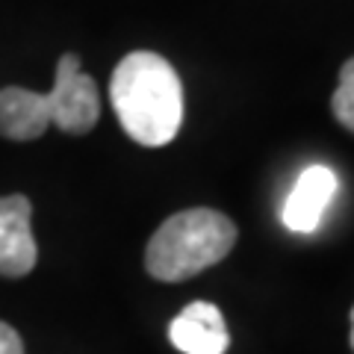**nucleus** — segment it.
Wrapping results in <instances>:
<instances>
[{
  "instance_id": "obj_1",
  "label": "nucleus",
  "mask_w": 354,
  "mask_h": 354,
  "mask_svg": "<svg viewBox=\"0 0 354 354\" xmlns=\"http://www.w3.org/2000/svg\"><path fill=\"white\" fill-rule=\"evenodd\" d=\"M109 101L124 133L145 148L169 145L180 130L183 86L160 53H127L109 80Z\"/></svg>"
},
{
  "instance_id": "obj_2",
  "label": "nucleus",
  "mask_w": 354,
  "mask_h": 354,
  "mask_svg": "<svg viewBox=\"0 0 354 354\" xmlns=\"http://www.w3.org/2000/svg\"><path fill=\"white\" fill-rule=\"evenodd\" d=\"M236 242V227L225 213L195 207L174 213L157 227L145 248V269L157 281H186L221 263Z\"/></svg>"
},
{
  "instance_id": "obj_3",
  "label": "nucleus",
  "mask_w": 354,
  "mask_h": 354,
  "mask_svg": "<svg viewBox=\"0 0 354 354\" xmlns=\"http://www.w3.org/2000/svg\"><path fill=\"white\" fill-rule=\"evenodd\" d=\"M50 97V115L53 124L62 133L71 136H83L88 133L97 118H101V101H97V86L88 74L80 68V57L77 53H65L57 65V80L48 92Z\"/></svg>"
},
{
  "instance_id": "obj_4",
  "label": "nucleus",
  "mask_w": 354,
  "mask_h": 354,
  "mask_svg": "<svg viewBox=\"0 0 354 354\" xmlns=\"http://www.w3.org/2000/svg\"><path fill=\"white\" fill-rule=\"evenodd\" d=\"M32 204L24 195L0 198V274L24 278L36 269L39 248L32 239Z\"/></svg>"
},
{
  "instance_id": "obj_5",
  "label": "nucleus",
  "mask_w": 354,
  "mask_h": 354,
  "mask_svg": "<svg viewBox=\"0 0 354 354\" xmlns=\"http://www.w3.org/2000/svg\"><path fill=\"white\" fill-rule=\"evenodd\" d=\"M169 339L183 354H225L230 346L225 316L209 301L186 304L169 325Z\"/></svg>"
},
{
  "instance_id": "obj_6",
  "label": "nucleus",
  "mask_w": 354,
  "mask_h": 354,
  "mask_svg": "<svg viewBox=\"0 0 354 354\" xmlns=\"http://www.w3.org/2000/svg\"><path fill=\"white\" fill-rule=\"evenodd\" d=\"M337 174L328 165H310L295 180L292 192L283 201V225L298 234H310L319 227L322 213L328 209L330 198L337 195Z\"/></svg>"
},
{
  "instance_id": "obj_7",
  "label": "nucleus",
  "mask_w": 354,
  "mask_h": 354,
  "mask_svg": "<svg viewBox=\"0 0 354 354\" xmlns=\"http://www.w3.org/2000/svg\"><path fill=\"white\" fill-rule=\"evenodd\" d=\"M53 124L50 97L21 86L0 88V136L12 142L39 139Z\"/></svg>"
},
{
  "instance_id": "obj_8",
  "label": "nucleus",
  "mask_w": 354,
  "mask_h": 354,
  "mask_svg": "<svg viewBox=\"0 0 354 354\" xmlns=\"http://www.w3.org/2000/svg\"><path fill=\"white\" fill-rule=\"evenodd\" d=\"M330 113L342 127L354 133V57L339 71V86L330 97Z\"/></svg>"
},
{
  "instance_id": "obj_9",
  "label": "nucleus",
  "mask_w": 354,
  "mask_h": 354,
  "mask_svg": "<svg viewBox=\"0 0 354 354\" xmlns=\"http://www.w3.org/2000/svg\"><path fill=\"white\" fill-rule=\"evenodd\" d=\"M0 354H24V342H21L18 330L6 322H0Z\"/></svg>"
},
{
  "instance_id": "obj_10",
  "label": "nucleus",
  "mask_w": 354,
  "mask_h": 354,
  "mask_svg": "<svg viewBox=\"0 0 354 354\" xmlns=\"http://www.w3.org/2000/svg\"><path fill=\"white\" fill-rule=\"evenodd\" d=\"M351 348H354V310H351Z\"/></svg>"
}]
</instances>
